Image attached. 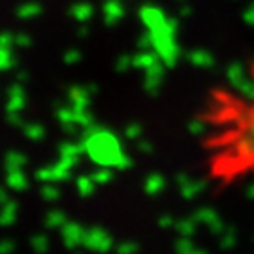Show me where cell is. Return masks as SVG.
Here are the masks:
<instances>
[{"mask_svg":"<svg viewBox=\"0 0 254 254\" xmlns=\"http://www.w3.org/2000/svg\"><path fill=\"white\" fill-rule=\"evenodd\" d=\"M251 79L254 83V66ZM203 177L215 189L254 179V89L251 94L217 87L200 111Z\"/></svg>","mask_w":254,"mask_h":254,"instance_id":"cell-1","label":"cell"}]
</instances>
